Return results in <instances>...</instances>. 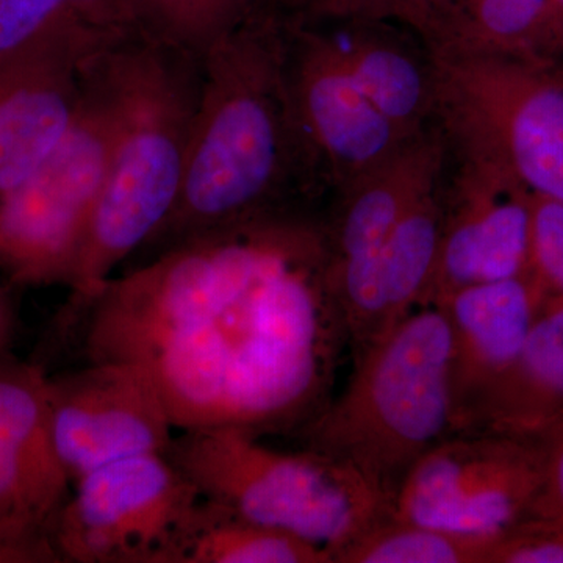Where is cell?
Instances as JSON below:
<instances>
[{
  "mask_svg": "<svg viewBox=\"0 0 563 563\" xmlns=\"http://www.w3.org/2000/svg\"><path fill=\"white\" fill-rule=\"evenodd\" d=\"M68 324L85 362L143 369L177 431L301 432L350 350L322 221L299 211L176 244L111 277Z\"/></svg>",
  "mask_w": 563,
  "mask_h": 563,
  "instance_id": "obj_1",
  "label": "cell"
},
{
  "mask_svg": "<svg viewBox=\"0 0 563 563\" xmlns=\"http://www.w3.org/2000/svg\"><path fill=\"white\" fill-rule=\"evenodd\" d=\"M202 80L179 199L147 244L161 252L202 233L298 211L322 180L299 128L285 69V21L255 9L201 58Z\"/></svg>",
  "mask_w": 563,
  "mask_h": 563,
  "instance_id": "obj_2",
  "label": "cell"
},
{
  "mask_svg": "<svg viewBox=\"0 0 563 563\" xmlns=\"http://www.w3.org/2000/svg\"><path fill=\"white\" fill-rule=\"evenodd\" d=\"M92 65L109 91L117 125L109 174L69 280L66 320L172 217L201 92L199 58L133 27L103 47Z\"/></svg>",
  "mask_w": 563,
  "mask_h": 563,
  "instance_id": "obj_3",
  "label": "cell"
},
{
  "mask_svg": "<svg viewBox=\"0 0 563 563\" xmlns=\"http://www.w3.org/2000/svg\"><path fill=\"white\" fill-rule=\"evenodd\" d=\"M350 383L301 435L391 501L406 474L454 433L453 335L437 303L417 307L354 358Z\"/></svg>",
  "mask_w": 563,
  "mask_h": 563,
  "instance_id": "obj_4",
  "label": "cell"
},
{
  "mask_svg": "<svg viewBox=\"0 0 563 563\" xmlns=\"http://www.w3.org/2000/svg\"><path fill=\"white\" fill-rule=\"evenodd\" d=\"M429 47L450 154L563 202V58L457 38Z\"/></svg>",
  "mask_w": 563,
  "mask_h": 563,
  "instance_id": "obj_5",
  "label": "cell"
},
{
  "mask_svg": "<svg viewBox=\"0 0 563 563\" xmlns=\"http://www.w3.org/2000/svg\"><path fill=\"white\" fill-rule=\"evenodd\" d=\"M169 461L199 496L335 553L391 517V501L351 466L303 448L285 453L235 428L177 431Z\"/></svg>",
  "mask_w": 563,
  "mask_h": 563,
  "instance_id": "obj_6",
  "label": "cell"
},
{
  "mask_svg": "<svg viewBox=\"0 0 563 563\" xmlns=\"http://www.w3.org/2000/svg\"><path fill=\"white\" fill-rule=\"evenodd\" d=\"M114 125L113 102L91 60L68 135L0 195V268L14 284L68 287L109 174Z\"/></svg>",
  "mask_w": 563,
  "mask_h": 563,
  "instance_id": "obj_7",
  "label": "cell"
},
{
  "mask_svg": "<svg viewBox=\"0 0 563 563\" xmlns=\"http://www.w3.org/2000/svg\"><path fill=\"white\" fill-rule=\"evenodd\" d=\"M199 498L166 454L107 463L74 481L52 547L60 563H173Z\"/></svg>",
  "mask_w": 563,
  "mask_h": 563,
  "instance_id": "obj_8",
  "label": "cell"
},
{
  "mask_svg": "<svg viewBox=\"0 0 563 563\" xmlns=\"http://www.w3.org/2000/svg\"><path fill=\"white\" fill-rule=\"evenodd\" d=\"M448 157L443 132L433 124L387 161L333 191L331 213L322 221L328 280L352 339H369L383 325L380 254L404 214L439 187Z\"/></svg>",
  "mask_w": 563,
  "mask_h": 563,
  "instance_id": "obj_9",
  "label": "cell"
},
{
  "mask_svg": "<svg viewBox=\"0 0 563 563\" xmlns=\"http://www.w3.org/2000/svg\"><path fill=\"white\" fill-rule=\"evenodd\" d=\"M542 485L539 442L501 433H451L406 474L391 517L496 540L531 514Z\"/></svg>",
  "mask_w": 563,
  "mask_h": 563,
  "instance_id": "obj_10",
  "label": "cell"
},
{
  "mask_svg": "<svg viewBox=\"0 0 563 563\" xmlns=\"http://www.w3.org/2000/svg\"><path fill=\"white\" fill-rule=\"evenodd\" d=\"M52 437L70 483L141 454H166L177 429L150 376L124 362H85L47 376Z\"/></svg>",
  "mask_w": 563,
  "mask_h": 563,
  "instance_id": "obj_11",
  "label": "cell"
},
{
  "mask_svg": "<svg viewBox=\"0 0 563 563\" xmlns=\"http://www.w3.org/2000/svg\"><path fill=\"white\" fill-rule=\"evenodd\" d=\"M285 69L299 128L332 191L346 187L413 139L404 135L358 90L325 31L295 18L285 21Z\"/></svg>",
  "mask_w": 563,
  "mask_h": 563,
  "instance_id": "obj_12",
  "label": "cell"
},
{
  "mask_svg": "<svg viewBox=\"0 0 563 563\" xmlns=\"http://www.w3.org/2000/svg\"><path fill=\"white\" fill-rule=\"evenodd\" d=\"M107 16L0 65V195L46 161L79 117L85 73L95 55L128 31Z\"/></svg>",
  "mask_w": 563,
  "mask_h": 563,
  "instance_id": "obj_13",
  "label": "cell"
},
{
  "mask_svg": "<svg viewBox=\"0 0 563 563\" xmlns=\"http://www.w3.org/2000/svg\"><path fill=\"white\" fill-rule=\"evenodd\" d=\"M73 483L52 437L47 374L0 357V537L60 563L52 532Z\"/></svg>",
  "mask_w": 563,
  "mask_h": 563,
  "instance_id": "obj_14",
  "label": "cell"
},
{
  "mask_svg": "<svg viewBox=\"0 0 563 563\" xmlns=\"http://www.w3.org/2000/svg\"><path fill=\"white\" fill-rule=\"evenodd\" d=\"M532 198L504 174L450 154L442 244L426 303L440 302L468 285L528 274Z\"/></svg>",
  "mask_w": 563,
  "mask_h": 563,
  "instance_id": "obj_15",
  "label": "cell"
},
{
  "mask_svg": "<svg viewBox=\"0 0 563 563\" xmlns=\"http://www.w3.org/2000/svg\"><path fill=\"white\" fill-rule=\"evenodd\" d=\"M544 292L532 274L468 285L437 302L453 335L454 433L523 350Z\"/></svg>",
  "mask_w": 563,
  "mask_h": 563,
  "instance_id": "obj_16",
  "label": "cell"
},
{
  "mask_svg": "<svg viewBox=\"0 0 563 563\" xmlns=\"http://www.w3.org/2000/svg\"><path fill=\"white\" fill-rule=\"evenodd\" d=\"M331 24L325 33L347 76L404 135L435 124V66L418 33L385 21Z\"/></svg>",
  "mask_w": 563,
  "mask_h": 563,
  "instance_id": "obj_17",
  "label": "cell"
},
{
  "mask_svg": "<svg viewBox=\"0 0 563 563\" xmlns=\"http://www.w3.org/2000/svg\"><path fill=\"white\" fill-rule=\"evenodd\" d=\"M562 421L563 299L547 298L523 350L477 399L457 432L540 442Z\"/></svg>",
  "mask_w": 563,
  "mask_h": 563,
  "instance_id": "obj_18",
  "label": "cell"
},
{
  "mask_svg": "<svg viewBox=\"0 0 563 563\" xmlns=\"http://www.w3.org/2000/svg\"><path fill=\"white\" fill-rule=\"evenodd\" d=\"M173 563H333L331 551L199 498Z\"/></svg>",
  "mask_w": 563,
  "mask_h": 563,
  "instance_id": "obj_19",
  "label": "cell"
},
{
  "mask_svg": "<svg viewBox=\"0 0 563 563\" xmlns=\"http://www.w3.org/2000/svg\"><path fill=\"white\" fill-rule=\"evenodd\" d=\"M442 232L443 180L404 214L380 254L384 332L417 307L424 306L435 276Z\"/></svg>",
  "mask_w": 563,
  "mask_h": 563,
  "instance_id": "obj_20",
  "label": "cell"
},
{
  "mask_svg": "<svg viewBox=\"0 0 563 563\" xmlns=\"http://www.w3.org/2000/svg\"><path fill=\"white\" fill-rule=\"evenodd\" d=\"M440 38L563 58L553 0H443Z\"/></svg>",
  "mask_w": 563,
  "mask_h": 563,
  "instance_id": "obj_21",
  "label": "cell"
},
{
  "mask_svg": "<svg viewBox=\"0 0 563 563\" xmlns=\"http://www.w3.org/2000/svg\"><path fill=\"white\" fill-rule=\"evenodd\" d=\"M255 10V0H120L124 24L201 58Z\"/></svg>",
  "mask_w": 563,
  "mask_h": 563,
  "instance_id": "obj_22",
  "label": "cell"
},
{
  "mask_svg": "<svg viewBox=\"0 0 563 563\" xmlns=\"http://www.w3.org/2000/svg\"><path fill=\"white\" fill-rule=\"evenodd\" d=\"M493 542L388 517L340 548L333 563H487Z\"/></svg>",
  "mask_w": 563,
  "mask_h": 563,
  "instance_id": "obj_23",
  "label": "cell"
},
{
  "mask_svg": "<svg viewBox=\"0 0 563 563\" xmlns=\"http://www.w3.org/2000/svg\"><path fill=\"white\" fill-rule=\"evenodd\" d=\"M92 16L111 14L88 0H0V65L38 49Z\"/></svg>",
  "mask_w": 563,
  "mask_h": 563,
  "instance_id": "obj_24",
  "label": "cell"
},
{
  "mask_svg": "<svg viewBox=\"0 0 563 563\" xmlns=\"http://www.w3.org/2000/svg\"><path fill=\"white\" fill-rule=\"evenodd\" d=\"M295 20L331 24L385 21L404 25L429 43L442 21L443 0H285Z\"/></svg>",
  "mask_w": 563,
  "mask_h": 563,
  "instance_id": "obj_25",
  "label": "cell"
},
{
  "mask_svg": "<svg viewBox=\"0 0 563 563\" xmlns=\"http://www.w3.org/2000/svg\"><path fill=\"white\" fill-rule=\"evenodd\" d=\"M529 273L547 298L563 299V202L532 198Z\"/></svg>",
  "mask_w": 563,
  "mask_h": 563,
  "instance_id": "obj_26",
  "label": "cell"
},
{
  "mask_svg": "<svg viewBox=\"0 0 563 563\" xmlns=\"http://www.w3.org/2000/svg\"><path fill=\"white\" fill-rule=\"evenodd\" d=\"M487 563H563V525L526 515L493 542Z\"/></svg>",
  "mask_w": 563,
  "mask_h": 563,
  "instance_id": "obj_27",
  "label": "cell"
},
{
  "mask_svg": "<svg viewBox=\"0 0 563 563\" xmlns=\"http://www.w3.org/2000/svg\"><path fill=\"white\" fill-rule=\"evenodd\" d=\"M543 485L531 514L544 515L563 525V421L540 440Z\"/></svg>",
  "mask_w": 563,
  "mask_h": 563,
  "instance_id": "obj_28",
  "label": "cell"
},
{
  "mask_svg": "<svg viewBox=\"0 0 563 563\" xmlns=\"http://www.w3.org/2000/svg\"><path fill=\"white\" fill-rule=\"evenodd\" d=\"M0 563H46L36 551L0 537Z\"/></svg>",
  "mask_w": 563,
  "mask_h": 563,
  "instance_id": "obj_29",
  "label": "cell"
},
{
  "mask_svg": "<svg viewBox=\"0 0 563 563\" xmlns=\"http://www.w3.org/2000/svg\"><path fill=\"white\" fill-rule=\"evenodd\" d=\"M13 310H11L9 296L0 285V357L9 354L11 335H13Z\"/></svg>",
  "mask_w": 563,
  "mask_h": 563,
  "instance_id": "obj_30",
  "label": "cell"
},
{
  "mask_svg": "<svg viewBox=\"0 0 563 563\" xmlns=\"http://www.w3.org/2000/svg\"><path fill=\"white\" fill-rule=\"evenodd\" d=\"M555 13V31H558L559 49L563 55V0H553Z\"/></svg>",
  "mask_w": 563,
  "mask_h": 563,
  "instance_id": "obj_31",
  "label": "cell"
},
{
  "mask_svg": "<svg viewBox=\"0 0 563 563\" xmlns=\"http://www.w3.org/2000/svg\"><path fill=\"white\" fill-rule=\"evenodd\" d=\"M88 2L95 3V5L101 7V9L109 10L117 16V3L120 0H88Z\"/></svg>",
  "mask_w": 563,
  "mask_h": 563,
  "instance_id": "obj_32",
  "label": "cell"
}]
</instances>
